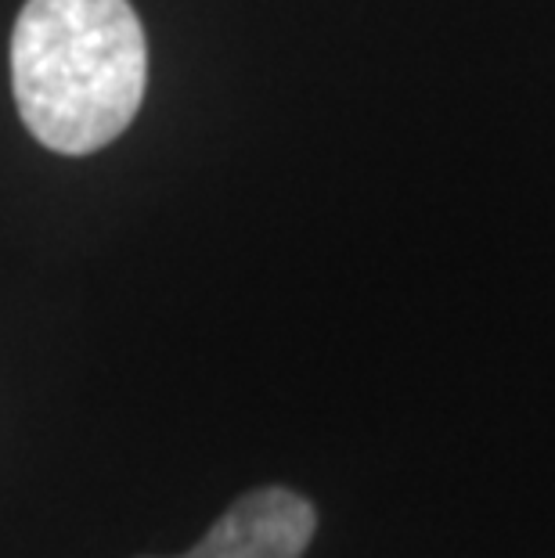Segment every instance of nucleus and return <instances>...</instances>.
<instances>
[{"label":"nucleus","mask_w":555,"mask_h":558,"mask_svg":"<svg viewBox=\"0 0 555 558\" xmlns=\"http://www.w3.org/2000/svg\"><path fill=\"white\" fill-rule=\"evenodd\" d=\"M148 44L126 0H26L11 33L19 116L44 148L91 156L145 98Z\"/></svg>","instance_id":"f257e3e1"},{"label":"nucleus","mask_w":555,"mask_h":558,"mask_svg":"<svg viewBox=\"0 0 555 558\" xmlns=\"http://www.w3.org/2000/svg\"><path fill=\"white\" fill-rule=\"evenodd\" d=\"M314 530L317 512L306 497L264 486L239 497L192 551L177 558H303Z\"/></svg>","instance_id":"f03ea898"}]
</instances>
